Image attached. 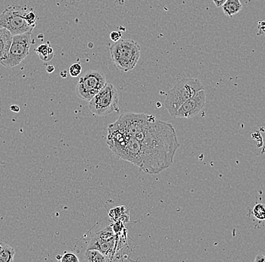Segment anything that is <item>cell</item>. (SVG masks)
I'll return each instance as SVG.
<instances>
[{"instance_id":"cell-19","label":"cell","mask_w":265,"mask_h":262,"mask_svg":"<svg viewBox=\"0 0 265 262\" xmlns=\"http://www.w3.org/2000/svg\"><path fill=\"white\" fill-rule=\"evenodd\" d=\"M60 261L62 262H79V259L75 254L73 253H65L64 255L61 257Z\"/></svg>"},{"instance_id":"cell-10","label":"cell","mask_w":265,"mask_h":262,"mask_svg":"<svg viewBox=\"0 0 265 262\" xmlns=\"http://www.w3.org/2000/svg\"><path fill=\"white\" fill-rule=\"evenodd\" d=\"M13 35L6 28L0 26V62L4 61L9 54Z\"/></svg>"},{"instance_id":"cell-15","label":"cell","mask_w":265,"mask_h":262,"mask_svg":"<svg viewBox=\"0 0 265 262\" xmlns=\"http://www.w3.org/2000/svg\"><path fill=\"white\" fill-rule=\"evenodd\" d=\"M85 260L88 262L110 261L109 258L97 249H87L85 252Z\"/></svg>"},{"instance_id":"cell-14","label":"cell","mask_w":265,"mask_h":262,"mask_svg":"<svg viewBox=\"0 0 265 262\" xmlns=\"http://www.w3.org/2000/svg\"><path fill=\"white\" fill-rule=\"evenodd\" d=\"M15 250L10 245L0 243V262H12L14 261Z\"/></svg>"},{"instance_id":"cell-13","label":"cell","mask_w":265,"mask_h":262,"mask_svg":"<svg viewBox=\"0 0 265 262\" xmlns=\"http://www.w3.org/2000/svg\"><path fill=\"white\" fill-rule=\"evenodd\" d=\"M35 51L40 59L45 62H50L54 56V49L49 43L40 45V46L36 48Z\"/></svg>"},{"instance_id":"cell-25","label":"cell","mask_w":265,"mask_h":262,"mask_svg":"<svg viewBox=\"0 0 265 262\" xmlns=\"http://www.w3.org/2000/svg\"><path fill=\"white\" fill-rule=\"evenodd\" d=\"M11 110L15 112V113H18L20 111V107L18 105H12L11 107Z\"/></svg>"},{"instance_id":"cell-7","label":"cell","mask_w":265,"mask_h":262,"mask_svg":"<svg viewBox=\"0 0 265 262\" xmlns=\"http://www.w3.org/2000/svg\"><path fill=\"white\" fill-rule=\"evenodd\" d=\"M32 31H30L13 36L7 57L0 62L3 66L8 68H15L29 55V49L32 45Z\"/></svg>"},{"instance_id":"cell-24","label":"cell","mask_w":265,"mask_h":262,"mask_svg":"<svg viewBox=\"0 0 265 262\" xmlns=\"http://www.w3.org/2000/svg\"><path fill=\"white\" fill-rule=\"evenodd\" d=\"M54 70H55V68H54V67L53 66V65H48V66H47L46 71L48 72V73H53V72L54 71Z\"/></svg>"},{"instance_id":"cell-5","label":"cell","mask_w":265,"mask_h":262,"mask_svg":"<svg viewBox=\"0 0 265 262\" xmlns=\"http://www.w3.org/2000/svg\"><path fill=\"white\" fill-rule=\"evenodd\" d=\"M107 84L104 73L95 70L87 71L79 78L76 87V96L89 102Z\"/></svg>"},{"instance_id":"cell-16","label":"cell","mask_w":265,"mask_h":262,"mask_svg":"<svg viewBox=\"0 0 265 262\" xmlns=\"http://www.w3.org/2000/svg\"><path fill=\"white\" fill-rule=\"evenodd\" d=\"M252 214L256 219L259 221L265 220V205L263 203H258L254 207Z\"/></svg>"},{"instance_id":"cell-8","label":"cell","mask_w":265,"mask_h":262,"mask_svg":"<svg viewBox=\"0 0 265 262\" xmlns=\"http://www.w3.org/2000/svg\"><path fill=\"white\" fill-rule=\"evenodd\" d=\"M117 248L116 234L114 233L112 227H106L96 234L91 240L89 241L88 249H97L104 254L110 261L113 260Z\"/></svg>"},{"instance_id":"cell-1","label":"cell","mask_w":265,"mask_h":262,"mask_svg":"<svg viewBox=\"0 0 265 262\" xmlns=\"http://www.w3.org/2000/svg\"><path fill=\"white\" fill-rule=\"evenodd\" d=\"M115 123L124 134L140 141V171L159 174L173 164L179 143L172 124L153 115L132 112L123 113Z\"/></svg>"},{"instance_id":"cell-11","label":"cell","mask_w":265,"mask_h":262,"mask_svg":"<svg viewBox=\"0 0 265 262\" xmlns=\"http://www.w3.org/2000/svg\"><path fill=\"white\" fill-rule=\"evenodd\" d=\"M221 8L224 15L232 17L242 9L243 6L240 0H227Z\"/></svg>"},{"instance_id":"cell-2","label":"cell","mask_w":265,"mask_h":262,"mask_svg":"<svg viewBox=\"0 0 265 262\" xmlns=\"http://www.w3.org/2000/svg\"><path fill=\"white\" fill-rule=\"evenodd\" d=\"M140 45L129 39H121L110 48L112 62L117 68L124 72L134 69L140 60Z\"/></svg>"},{"instance_id":"cell-9","label":"cell","mask_w":265,"mask_h":262,"mask_svg":"<svg viewBox=\"0 0 265 262\" xmlns=\"http://www.w3.org/2000/svg\"><path fill=\"white\" fill-rule=\"evenodd\" d=\"M206 93L204 90L198 92L197 94L185 101L177 110L174 118L190 119L198 114L205 107Z\"/></svg>"},{"instance_id":"cell-3","label":"cell","mask_w":265,"mask_h":262,"mask_svg":"<svg viewBox=\"0 0 265 262\" xmlns=\"http://www.w3.org/2000/svg\"><path fill=\"white\" fill-rule=\"evenodd\" d=\"M203 90H204V85L199 79L193 78L182 79L168 92L165 100V107L174 118L179 107L185 101Z\"/></svg>"},{"instance_id":"cell-22","label":"cell","mask_w":265,"mask_h":262,"mask_svg":"<svg viewBox=\"0 0 265 262\" xmlns=\"http://www.w3.org/2000/svg\"><path fill=\"white\" fill-rule=\"evenodd\" d=\"M226 1H227V0H213L215 6L217 8L221 7Z\"/></svg>"},{"instance_id":"cell-18","label":"cell","mask_w":265,"mask_h":262,"mask_svg":"<svg viewBox=\"0 0 265 262\" xmlns=\"http://www.w3.org/2000/svg\"><path fill=\"white\" fill-rule=\"evenodd\" d=\"M25 18H26V22L27 24L31 26V27L34 28L36 26V14L35 12L32 10L29 11V12H26V16H25Z\"/></svg>"},{"instance_id":"cell-4","label":"cell","mask_w":265,"mask_h":262,"mask_svg":"<svg viewBox=\"0 0 265 262\" xmlns=\"http://www.w3.org/2000/svg\"><path fill=\"white\" fill-rule=\"evenodd\" d=\"M119 96L118 90L112 83H107L97 94L88 102V107L93 114L107 117L119 112Z\"/></svg>"},{"instance_id":"cell-21","label":"cell","mask_w":265,"mask_h":262,"mask_svg":"<svg viewBox=\"0 0 265 262\" xmlns=\"http://www.w3.org/2000/svg\"><path fill=\"white\" fill-rule=\"evenodd\" d=\"M121 38H122V34L119 31H112L110 34V39L115 43L121 40Z\"/></svg>"},{"instance_id":"cell-23","label":"cell","mask_w":265,"mask_h":262,"mask_svg":"<svg viewBox=\"0 0 265 262\" xmlns=\"http://www.w3.org/2000/svg\"><path fill=\"white\" fill-rule=\"evenodd\" d=\"M255 262H265V256L264 255H261V254H259V255H257L256 257L255 258Z\"/></svg>"},{"instance_id":"cell-20","label":"cell","mask_w":265,"mask_h":262,"mask_svg":"<svg viewBox=\"0 0 265 262\" xmlns=\"http://www.w3.org/2000/svg\"><path fill=\"white\" fill-rule=\"evenodd\" d=\"M112 228L115 234L122 232L123 230H124V222L121 221H116L115 223L112 224Z\"/></svg>"},{"instance_id":"cell-17","label":"cell","mask_w":265,"mask_h":262,"mask_svg":"<svg viewBox=\"0 0 265 262\" xmlns=\"http://www.w3.org/2000/svg\"><path fill=\"white\" fill-rule=\"evenodd\" d=\"M82 71V65L79 63H75L70 68V74L73 77H77Z\"/></svg>"},{"instance_id":"cell-6","label":"cell","mask_w":265,"mask_h":262,"mask_svg":"<svg viewBox=\"0 0 265 262\" xmlns=\"http://www.w3.org/2000/svg\"><path fill=\"white\" fill-rule=\"evenodd\" d=\"M26 12V8L9 6L0 14V26L9 30L13 36L32 31L34 28L27 24L25 18Z\"/></svg>"},{"instance_id":"cell-12","label":"cell","mask_w":265,"mask_h":262,"mask_svg":"<svg viewBox=\"0 0 265 262\" xmlns=\"http://www.w3.org/2000/svg\"><path fill=\"white\" fill-rule=\"evenodd\" d=\"M110 216L113 221H121L123 222L129 221L128 210L126 207H115L110 211Z\"/></svg>"}]
</instances>
